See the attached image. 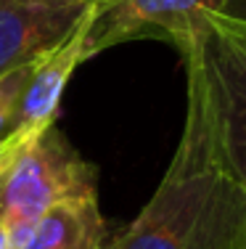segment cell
<instances>
[{"instance_id": "obj_1", "label": "cell", "mask_w": 246, "mask_h": 249, "mask_svg": "<svg viewBox=\"0 0 246 249\" xmlns=\"http://www.w3.org/2000/svg\"><path fill=\"white\" fill-rule=\"evenodd\" d=\"M175 48L185 64L178 149L148 204L103 249H246V186L222 151L193 32Z\"/></svg>"}, {"instance_id": "obj_2", "label": "cell", "mask_w": 246, "mask_h": 249, "mask_svg": "<svg viewBox=\"0 0 246 249\" xmlns=\"http://www.w3.org/2000/svg\"><path fill=\"white\" fill-rule=\"evenodd\" d=\"M82 196H98L96 167L80 157L53 122L29 135L5 167L0 178V223L14 228Z\"/></svg>"}, {"instance_id": "obj_3", "label": "cell", "mask_w": 246, "mask_h": 249, "mask_svg": "<svg viewBox=\"0 0 246 249\" xmlns=\"http://www.w3.org/2000/svg\"><path fill=\"white\" fill-rule=\"evenodd\" d=\"M228 164L246 186V19L212 14L193 29Z\"/></svg>"}, {"instance_id": "obj_4", "label": "cell", "mask_w": 246, "mask_h": 249, "mask_svg": "<svg viewBox=\"0 0 246 249\" xmlns=\"http://www.w3.org/2000/svg\"><path fill=\"white\" fill-rule=\"evenodd\" d=\"M228 0H96L87 16L85 53H96L127 40L156 35L178 43L207 16L222 14Z\"/></svg>"}, {"instance_id": "obj_5", "label": "cell", "mask_w": 246, "mask_h": 249, "mask_svg": "<svg viewBox=\"0 0 246 249\" xmlns=\"http://www.w3.org/2000/svg\"><path fill=\"white\" fill-rule=\"evenodd\" d=\"M96 0H0V77L69 37Z\"/></svg>"}, {"instance_id": "obj_6", "label": "cell", "mask_w": 246, "mask_h": 249, "mask_svg": "<svg viewBox=\"0 0 246 249\" xmlns=\"http://www.w3.org/2000/svg\"><path fill=\"white\" fill-rule=\"evenodd\" d=\"M87 16L69 32V37L64 43H58L53 51H48L45 56L37 58V64H34L32 74L27 80L24 96H21L19 120H16V133L19 135H32L56 122L69 77L74 74V69L82 61H87V53H85Z\"/></svg>"}, {"instance_id": "obj_7", "label": "cell", "mask_w": 246, "mask_h": 249, "mask_svg": "<svg viewBox=\"0 0 246 249\" xmlns=\"http://www.w3.org/2000/svg\"><path fill=\"white\" fill-rule=\"evenodd\" d=\"M8 231V249H103L106 223L98 196H82L50 207L48 212Z\"/></svg>"}, {"instance_id": "obj_8", "label": "cell", "mask_w": 246, "mask_h": 249, "mask_svg": "<svg viewBox=\"0 0 246 249\" xmlns=\"http://www.w3.org/2000/svg\"><path fill=\"white\" fill-rule=\"evenodd\" d=\"M34 64H24V67L14 69V72L0 77V143L11 138L16 133V120H19V106H21V96H24L27 80L32 74Z\"/></svg>"}, {"instance_id": "obj_9", "label": "cell", "mask_w": 246, "mask_h": 249, "mask_svg": "<svg viewBox=\"0 0 246 249\" xmlns=\"http://www.w3.org/2000/svg\"><path fill=\"white\" fill-rule=\"evenodd\" d=\"M34 135V133H32ZM29 138V135H19V133H14L5 143H0V178H3V173H5V167L11 164V159L16 157V151L21 149V143Z\"/></svg>"}, {"instance_id": "obj_10", "label": "cell", "mask_w": 246, "mask_h": 249, "mask_svg": "<svg viewBox=\"0 0 246 249\" xmlns=\"http://www.w3.org/2000/svg\"><path fill=\"white\" fill-rule=\"evenodd\" d=\"M222 14L236 16V19H246V0H228V5H225Z\"/></svg>"}, {"instance_id": "obj_11", "label": "cell", "mask_w": 246, "mask_h": 249, "mask_svg": "<svg viewBox=\"0 0 246 249\" xmlns=\"http://www.w3.org/2000/svg\"><path fill=\"white\" fill-rule=\"evenodd\" d=\"M0 249H8V231L3 223H0Z\"/></svg>"}]
</instances>
